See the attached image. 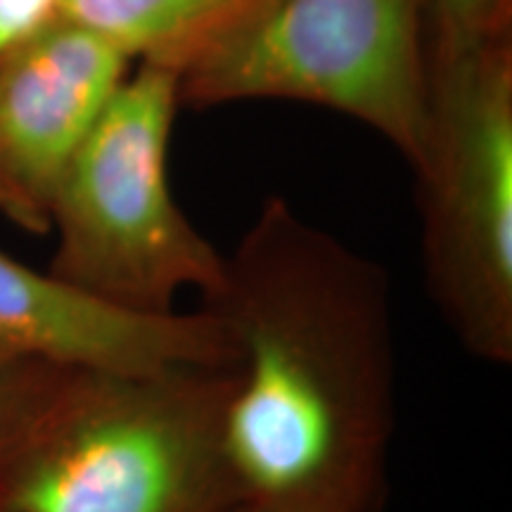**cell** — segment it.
I'll list each match as a JSON object with an SVG mask.
<instances>
[{"instance_id": "ba28073f", "label": "cell", "mask_w": 512, "mask_h": 512, "mask_svg": "<svg viewBox=\"0 0 512 512\" xmlns=\"http://www.w3.org/2000/svg\"><path fill=\"white\" fill-rule=\"evenodd\" d=\"M271 0H62L60 17L128 60L183 72L245 27Z\"/></svg>"}, {"instance_id": "6da1fadb", "label": "cell", "mask_w": 512, "mask_h": 512, "mask_svg": "<svg viewBox=\"0 0 512 512\" xmlns=\"http://www.w3.org/2000/svg\"><path fill=\"white\" fill-rule=\"evenodd\" d=\"M226 332V456L242 503L377 512L396 427L387 271L271 197L202 299Z\"/></svg>"}, {"instance_id": "30bf717a", "label": "cell", "mask_w": 512, "mask_h": 512, "mask_svg": "<svg viewBox=\"0 0 512 512\" xmlns=\"http://www.w3.org/2000/svg\"><path fill=\"white\" fill-rule=\"evenodd\" d=\"M38 368L41 363L36 361H0V458L15 430V422L22 413Z\"/></svg>"}, {"instance_id": "5b68a950", "label": "cell", "mask_w": 512, "mask_h": 512, "mask_svg": "<svg viewBox=\"0 0 512 512\" xmlns=\"http://www.w3.org/2000/svg\"><path fill=\"white\" fill-rule=\"evenodd\" d=\"M425 0H271L178 76L181 105L297 100L373 128L415 166L427 136Z\"/></svg>"}, {"instance_id": "52a82bcc", "label": "cell", "mask_w": 512, "mask_h": 512, "mask_svg": "<svg viewBox=\"0 0 512 512\" xmlns=\"http://www.w3.org/2000/svg\"><path fill=\"white\" fill-rule=\"evenodd\" d=\"M0 361L117 370L228 366L230 347L204 306L136 316L0 252Z\"/></svg>"}, {"instance_id": "8992f818", "label": "cell", "mask_w": 512, "mask_h": 512, "mask_svg": "<svg viewBox=\"0 0 512 512\" xmlns=\"http://www.w3.org/2000/svg\"><path fill=\"white\" fill-rule=\"evenodd\" d=\"M128 60L93 31L57 17L0 57V216L50 233L55 192Z\"/></svg>"}, {"instance_id": "8fae6325", "label": "cell", "mask_w": 512, "mask_h": 512, "mask_svg": "<svg viewBox=\"0 0 512 512\" xmlns=\"http://www.w3.org/2000/svg\"><path fill=\"white\" fill-rule=\"evenodd\" d=\"M233 512H344V510L323 508V505H304V503H242Z\"/></svg>"}, {"instance_id": "9c48e42d", "label": "cell", "mask_w": 512, "mask_h": 512, "mask_svg": "<svg viewBox=\"0 0 512 512\" xmlns=\"http://www.w3.org/2000/svg\"><path fill=\"white\" fill-rule=\"evenodd\" d=\"M437 15V48L482 41L510 24V0H430Z\"/></svg>"}, {"instance_id": "7a4b0ae2", "label": "cell", "mask_w": 512, "mask_h": 512, "mask_svg": "<svg viewBox=\"0 0 512 512\" xmlns=\"http://www.w3.org/2000/svg\"><path fill=\"white\" fill-rule=\"evenodd\" d=\"M228 368L41 363L0 458V512H233Z\"/></svg>"}, {"instance_id": "3957f363", "label": "cell", "mask_w": 512, "mask_h": 512, "mask_svg": "<svg viewBox=\"0 0 512 512\" xmlns=\"http://www.w3.org/2000/svg\"><path fill=\"white\" fill-rule=\"evenodd\" d=\"M178 74L138 64L102 107L57 185L48 271L67 285L136 316L178 311V297H209L223 252L195 228L169 185V143Z\"/></svg>"}, {"instance_id": "277c9868", "label": "cell", "mask_w": 512, "mask_h": 512, "mask_svg": "<svg viewBox=\"0 0 512 512\" xmlns=\"http://www.w3.org/2000/svg\"><path fill=\"white\" fill-rule=\"evenodd\" d=\"M420 256L434 306L458 344L512 363L510 24L430 60L418 164Z\"/></svg>"}]
</instances>
